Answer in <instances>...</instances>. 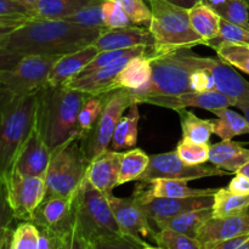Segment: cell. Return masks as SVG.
Here are the masks:
<instances>
[{"mask_svg": "<svg viewBox=\"0 0 249 249\" xmlns=\"http://www.w3.org/2000/svg\"><path fill=\"white\" fill-rule=\"evenodd\" d=\"M102 32L66 19L29 17L11 32L4 48L21 56H65L92 45Z\"/></svg>", "mask_w": 249, "mask_h": 249, "instance_id": "1", "label": "cell"}, {"mask_svg": "<svg viewBox=\"0 0 249 249\" xmlns=\"http://www.w3.org/2000/svg\"><path fill=\"white\" fill-rule=\"evenodd\" d=\"M89 96L66 85H45L36 92V128L51 148L82 135L78 126L80 108Z\"/></svg>", "mask_w": 249, "mask_h": 249, "instance_id": "2", "label": "cell"}, {"mask_svg": "<svg viewBox=\"0 0 249 249\" xmlns=\"http://www.w3.org/2000/svg\"><path fill=\"white\" fill-rule=\"evenodd\" d=\"M36 92L17 96L0 89V178L12 172L17 155L36 124Z\"/></svg>", "mask_w": 249, "mask_h": 249, "instance_id": "3", "label": "cell"}, {"mask_svg": "<svg viewBox=\"0 0 249 249\" xmlns=\"http://www.w3.org/2000/svg\"><path fill=\"white\" fill-rule=\"evenodd\" d=\"M152 12L148 29L156 40V48L148 57L178 49L206 45V41L192 29L189 10L167 0H148Z\"/></svg>", "mask_w": 249, "mask_h": 249, "instance_id": "4", "label": "cell"}, {"mask_svg": "<svg viewBox=\"0 0 249 249\" xmlns=\"http://www.w3.org/2000/svg\"><path fill=\"white\" fill-rule=\"evenodd\" d=\"M151 58L152 74L147 84L139 90H129L134 104H143L155 96H172L190 92V77L196 68L186 49H178Z\"/></svg>", "mask_w": 249, "mask_h": 249, "instance_id": "5", "label": "cell"}, {"mask_svg": "<svg viewBox=\"0 0 249 249\" xmlns=\"http://www.w3.org/2000/svg\"><path fill=\"white\" fill-rule=\"evenodd\" d=\"M74 225L89 243L100 238L124 235L117 223L107 196L87 179L74 194Z\"/></svg>", "mask_w": 249, "mask_h": 249, "instance_id": "6", "label": "cell"}, {"mask_svg": "<svg viewBox=\"0 0 249 249\" xmlns=\"http://www.w3.org/2000/svg\"><path fill=\"white\" fill-rule=\"evenodd\" d=\"M78 135L53 151L45 174L46 195L73 196L85 180L89 162L83 152Z\"/></svg>", "mask_w": 249, "mask_h": 249, "instance_id": "7", "label": "cell"}, {"mask_svg": "<svg viewBox=\"0 0 249 249\" xmlns=\"http://www.w3.org/2000/svg\"><path fill=\"white\" fill-rule=\"evenodd\" d=\"M133 104V97L129 90L116 89L108 92L106 104L94 128L80 138V145L88 162L108 150L119 119Z\"/></svg>", "mask_w": 249, "mask_h": 249, "instance_id": "8", "label": "cell"}, {"mask_svg": "<svg viewBox=\"0 0 249 249\" xmlns=\"http://www.w3.org/2000/svg\"><path fill=\"white\" fill-rule=\"evenodd\" d=\"M61 56H23L15 67L0 72V89L17 96L36 94L48 85L51 70Z\"/></svg>", "mask_w": 249, "mask_h": 249, "instance_id": "9", "label": "cell"}, {"mask_svg": "<svg viewBox=\"0 0 249 249\" xmlns=\"http://www.w3.org/2000/svg\"><path fill=\"white\" fill-rule=\"evenodd\" d=\"M230 173L218 169L214 165H189L182 162L177 151L150 156L147 169L143 172L138 181H151L155 179L191 180L211 177H224Z\"/></svg>", "mask_w": 249, "mask_h": 249, "instance_id": "10", "label": "cell"}, {"mask_svg": "<svg viewBox=\"0 0 249 249\" xmlns=\"http://www.w3.org/2000/svg\"><path fill=\"white\" fill-rule=\"evenodd\" d=\"M4 181L15 219L31 221L36 209L46 196L45 178L27 177L11 172Z\"/></svg>", "mask_w": 249, "mask_h": 249, "instance_id": "11", "label": "cell"}, {"mask_svg": "<svg viewBox=\"0 0 249 249\" xmlns=\"http://www.w3.org/2000/svg\"><path fill=\"white\" fill-rule=\"evenodd\" d=\"M187 56L195 68L203 67L211 71L215 80L216 90L235 100L236 106L238 104L249 105V82L238 74L230 63L225 62L220 57L199 56L192 53L191 49H187Z\"/></svg>", "mask_w": 249, "mask_h": 249, "instance_id": "12", "label": "cell"}, {"mask_svg": "<svg viewBox=\"0 0 249 249\" xmlns=\"http://www.w3.org/2000/svg\"><path fill=\"white\" fill-rule=\"evenodd\" d=\"M107 198H108L114 218L124 235L141 241V242H146V238H151L155 242L157 230H155L142 206L134 195L125 198H121V197L113 196L112 194L108 195Z\"/></svg>", "mask_w": 249, "mask_h": 249, "instance_id": "13", "label": "cell"}, {"mask_svg": "<svg viewBox=\"0 0 249 249\" xmlns=\"http://www.w3.org/2000/svg\"><path fill=\"white\" fill-rule=\"evenodd\" d=\"M152 53L153 49L146 48V46H138L128 55L123 56V57L118 58V60L104 66V67L97 68L94 72L77 75L70 82L66 83L65 85L71 89L79 90V91L85 92L88 95L107 94V92H111L114 90V79L130 58L140 55L150 56Z\"/></svg>", "mask_w": 249, "mask_h": 249, "instance_id": "14", "label": "cell"}, {"mask_svg": "<svg viewBox=\"0 0 249 249\" xmlns=\"http://www.w3.org/2000/svg\"><path fill=\"white\" fill-rule=\"evenodd\" d=\"M215 194V192H214ZM214 194L206 196L185 197V198H165V197H153L147 199H139L148 220L152 226L160 230V226L169 219L190 211L212 208L214 202Z\"/></svg>", "mask_w": 249, "mask_h": 249, "instance_id": "15", "label": "cell"}, {"mask_svg": "<svg viewBox=\"0 0 249 249\" xmlns=\"http://www.w3.org/2000/svg\"><path fill=\"white\" fill-rule=\"evenodd\" d=\"M73 196L46 195L32 216V223L58 235H65L74 226Z\"/></svg>", "mask_w": 249, "mask_h": 249, "instance_id": "16", "label": "cell"}, {"mask_svg": "<svg viewBox=\"0 0 249 249\" xmlns=\"http://www.w3.org/2000/svg\"><path fill=\"white\" fill-rule=\"evenodd\" d=\"M143 104L164 107V108H169L177 112L180 109H186L189 107L214 112L216 109L236 106L235 100L226 96L225 94L218 91V90H212V91L207 92L190 91L181 95H172V96H155L147 99Z\"/></svg>", "mask_w": 249, "mask_h": 249, "instance_id": "17", "label": "cell"}, {"mask_svg": "<svg viewBox=\"0 0 249 249\" xmlns=\"http://www.w3.org/2000/svg\"><path fill=\"white\" fill-rule=\"evenodd\" d=\"M249 233V207L245 211L224 218H213L202 225L197 240L203 249H211L218 243Z\"/></svg>", "mask_w": 249, "mask_h": 249, "instance_id": "18", "label": "cell"}, {"mask_svg": "<svg viewBox=\"0 0 249 249\" xmlns=\"http://www.w3.org/2000/svg\"><path fill=\"white\" fill-rule=\"evenodd\" d=\"M53 151L41 139L34 124L31 135L22 146L17 155L12 172L19 173L27 177L45 178L46 170L50 164Z\"/></svg>", "mask_w": 249, "mask_h": 249, "instance_id": "19", "label": "cell"}, {"mask_svg": "<svg viewBox=\"0 0 249 249\" xmlns=\"http://www.w3.org/2000/svg\"><path fill=\"white\" fill-rule=\"evenodd\" d=\"M92 45L99 51L124 50V49L146 46L155 50L156 40L148 28L143 27H124V28L106 29L100 34Z\"/></svg>", "mask_w": 249, "mask_h": 249, "instance_id": "20", "label": "cell"}, {"mask_svg": "<svg viewBox=\"0 0 249 249\" xmlns=\"http://www.w3.org/2000/svg\"><path fill=\"white\" fill-rule=\"evenodd\" d=\"M119 164L121 152L113 150L104 151L89 162L85 179L101 194L108 196L112 195L114 187L118 186Z\"/></svg>", "mask_w": 249, "mask_h": 249, "instance_id": "21", "label": "cell"}, {"mask_svg": "<svg viewBox=\"0 0 249 249\" xmlns=\"http://www.w3.org/2000/svg\"><path fill=\"white\" fill-rule=\"evenodd\" d=\"M216 189H195L189 186L186 180L177 179H155L151 181H140L134 189L133 194L139 199L165 197V198H185L213 195Z\"/></svg>", "mask_w": 249, "mask_h": 249, "instance_id": "22", "label": "cell"}, {"mask_svg": "<svg viewBox=\"0 0 249 249\" xmlns=\"http://www.w3.org/2000/svg\"><path fill=\"white\" fill-rule=\"evenodd\" d=\"M99 51L94 45L87 46L75 53L61 56L51 70L48 78V84L53 87L65 85L74 77L83 72L90 61L97 55Z\"/></svg>", "mask_w": 249, "mask_h": 249, "instance_id": "23", "label": "cell"}, {"mask_svg": "<svg viewBox=\"0 0 249 249\" xmlns=\"http://www.w3.org/2000/svg\"><path fill=\"white\" fill-rule=\"evenodd\" d=\"M209 163L218 169L236 174L246 163L249 162V150L240 142L221 140L209 145Z\"/></svg>", "mask_w": 249, "mask_h": 249, "instance_id": "24", "label": "cell"}, {"mask_svg": "<svg viewBox=\"0 0 249 249\" xmlns=\"http://www.w3.org/2000/svg\"><path fill=\"white\" fill-rule=\"evenodd\" d=\"M152 66L148 55H140L130 58L116 77L113 88L116 89L139 90L151 79Z\"/></svg>", "mask_w": 249, "mask_h": 249, "instance_id": "25", "label": "cell"}, {"mask_svg": "<svg viewBox=\"0 0 249 249\" xmlns=\"http://www.w3.org/2000/svg\"><path fill=\"white\" fill-rule=\"evenodd\" d=\"M100 0H39L31 9V17L44 19H66L85 6Z\"/></svg>", "mask_w": 249, "mask_h": 249, "instance_id": "26", "label": "cell"}, {"mask_svg": "<svg viewBox=\"0 0 249 249\" xmlns=\"http://www.w3.org/2000/svg\"><path fill=\"white\" fill-rule=\"evenodd\" d=\"M140 121L139 105L133 104L129 107V113L123 114L119 119L111 140V150L123 152L131 150L138 143V128Z\"/></svg>", "mask_w": 249, "mask_h": 249, "instance_id": "27", "label": "cell"}, {"mask_svg": "<svg viewBox=\"0 0 249 249\" xmlns=\"http://www.w3.org/2000/svg\"><path fill=\"white\" fill-rule=\"evenodd\" d=\"M189 17L192 29L206 41V45L219 36L221 17L212 7L198 2L189 9Z\"/></svg>", "mask_w": 249, "mask_h": 249, "instance_id": "28", "label": "cell"}, {"mask_svg": "<svg viewBox=\"0 0 249 249\" xmlns=\"http://www.w3.org/2000/svg\"><path fill=\"white\" fill-rule=\"evenodd\" d=\"M216 119H214V134L221 140H232L235 136L249 134V123L245 116L228 108L216 109L213 112Z\"/></svg>", "mask_w": 249, "mask_h": 249, "instance_id": "29", "label": "cell"}, {"mask_svg": "<svg viewBox=\"0 0 249 249\" xmlns=\"http://www.w3.org/2000/svg\"><path fill=\"white\" fill-rule=\"evenodd\" d=\"M181 124L182 139H187L197 143H209L212 134H214V119H203L187 109L178 111Z\"/></svg>", "mask_w": 249, "mask_h": 249, "instance_id": "30", "label": "cell"}, {"mask_svg": "<svg viewBox=\"0 0 249 249\" xmlns=\"http://www.w3.org/2000/svg\"><path fill=\"white\" fill-rule=\"evenodd\" d=\"M212 216H213L212 208L185 212V213L179 214V215L165 221L160 226V230L168 229V230H172L175 231V232L182 233V235L190 236V237L197 238V233H198L199 229Z\"/></svg>", "mask_w": 249, "mask_h": 249, "instance_id": "31", "label": "cell"}, {"mask_svg": "<svg viewBox=\"0 0 249 249\" xmlns=\"http://www.w3.org/2000/svg\"><path fill=\"white\" fill-rule=\"evenodd\" d=\"M150 163V156L146 155L141 148H131L121 152L118 185H124L130 181H138Z\"/></svg>", "mask_w": 249, "mask_h": 249, "instance_id": "32", "label": "cell"}, {"mask_svg": "<svg viewBox=\"0 0 249 249\" xmlns=\"http://www.w3.org/2000/svg\"><path fill=\"white\" fill-rule=\"evenodd\" d=\"M249 207V195H240L230 191L228 187L216 189L212 206L213 218H224L245 211Z\"/></svg>", "mask_w": 249, "mask_h": 249, "instance_id": "33", "label": "cell"}, {"mask_svg": "<svg viewBox=\"0 0 249 249\" xmlns=\"http://www.w3.org/2000/svg\"><path fill=\"white\" fill-rule=\"evenodd\" d=\"M212 49L221 60L249 74V45L221 41Z\"/></svg>", "mask_w": 249, "mask_h": 249, "instance_id": "34", "label": "cell"}, {"mask_svg": "<svg viewBox=\"0 0 249 249\" xmlns=\"http://www.w3.org/2000/svg\"><path fill=\"white\" fill-rule=\"evenodd\" d=\"M107 94L101 95H89L80 108L79 116H78V126L82 135L87 134L88 131L94 128L95 123L99 119L105 104L107 100Z\"/></svg>", "mask_w": 249, "mask_h": 249, "instance_id": "35", "label": "cell"}, {"mask_svg": "<svg viewBox=\"0 0 249 249\" xmlns=\"http://www.w3.org/2000/svg\"><path fill=\"white\" fill-rule=\"evenodd\" d=\"M175 151L182 162L189 165H201L209 160V143H197L181 139Z\"/></svg>", "mask_w": 249, "mask_h": 249, "instance_id": "36", "label": "cell"}, {"mask_svg": "<svg viewBox=\"0 0 249 249\" xmlns=\"http://www.w3.org/2000/svg\"><path fill=\"white\" fill-rule=\"evenodd\" d=\"M155 242L164 249H203L197 238L168 229L158 230L156 232Z\"/></svg>", "mask_w": 249, "mask_h": 249, "instance_id": "37", "label": "cell"}, {"mask_svg": "<svg viewBox=\"0 0 249 249\" xmlns=\"http://www.w3.org/2000/svg\"><path fill=\"white\" fill-rule=\"evenodd\" d=\"M12 249H39V229L32 221H22L14 229Z\"/></svg>", "mask_w": 249, "mask_h": 249, "instance_id": "38", "label": "cell"}, {"mask_svg": "<svg viewBox=\"0 0 249 249\" xmlns=\"http://www.w3.org/2000/svg\"><path fill=\"white\" fill-rule=\"evenodd\" d=\"M215 12L225 21L249 29V4L247 0H228Z\"/></svg>", "mask_w": 249, "mask_h": 249, "instance_id": "39", "label": "cell"}, {"mask_svg": "<svg viewBox=\"0 0 249 249\" xmlns=\"http://www.w3.org/2000/svg\"><path fill=\"white\" fill-rule=\"evenodd\" d=\"M102 2H104V0H100V1L89 5V6H85L84 9L79 10L72 16L67 17L66 21L89 27V28L104 29L105 31L107 28L105 27L104 17H102Z\"/></svg>", "mask_w": 249, "mask_h": 249, "instance_id": "40", "label": "cell"}, {"mask_svg": "<svg viewBox=\"0 0 249 249\" xmlns=\"http://www.w3.org/2000/svg\"><path fill=\"white\" fill-rule=\"evenodd\" d=\"M102 17L107 29L124 28L134 26L133 22L124 11L121 2L117 0H104L102 2Z\"/></svg>", "mask_w": 249, "mask_h": 249, "instance_id": "41", "label": "cell"}, {"mask_svg": "<svg viewBox=\"0 0 249 249\" xmlns=\"http://www.w3.org/2000/svg\"><path fill=\"white\" fill-rule=\"evenodd\" d=\"M221 41H229V43L235 44H246L249 45V29L241 27L238 24L231 23V22L225 21L221 18L220 21V31L219 36L215 39H212L207 43L206 46L213 48L216 44Z\"/></svg>", "mask_w": 249, "mask_h": 249, "instance_id": "42", "label": "cell"}, {"mask_svg": "<svg viewBox=\"0 0 249 249\" xmlns=\"http://www.w3.org/2000/svg\"><path fill=\"white\" fill-rule=\"evenodd\" d=\"M121 2L134 26H150L151 7L145 4V0H117Z\"/></svg>", "mask_w": 249, "mask_h": 249, "instance_id": "43", "label": "cell"}, {"mask_svg": "<svg viewBox=\"0 0 249 249\" xmlns=\"http://www.w3.org/2000/svg\"><path fill=\"white\" fill-rule=\"evenodd\" d=\"M91 249H143L147 242L131 238L126 235H114L89 243Z\"/></svg>", "mask_w": 249, "mask_h": 249, "instance_id": "44", "label": "cell"}, {"mask_svg": "<svg viewBox=\"0 0 249 249\" xmlns=\"http://www.w3.org/2000/svg\"><path fill=\"white\" fill-rule=\"evenodd\" d=\"M14 220V212H12L9 199H7L6 185H5L4 179H0V245H1L7 231L11 229Z\"/></svg>", "mask_w": 249, "mask_h": 249, "instance_id": "45", "label": "cell"}, {"mask_svg": "<svg viewBox=\"0 0 249 249\" xmlns=\"http://www.w3.org/2000/svg\"><path fill=\"white\" fill-rule=\"evenodd\" d=\"M135 48L131 49H124V50H106V51H100L97 53V55L92 58L89 62V65L83 70V72L80 74H88V73H91L94 71H96L97 68L104 67V66L108 65V63L113 62V61L118 60V58L123 57V56L128 55L129 53L134 50ZM79 75V74H78Z\"/></svg>", "mask_w": 249, "mask_h": 249, "instance_id": "46", "label": "cell"}, {"mask_svg": "<svg viewBox=\"0 0 249 249\" xmlns=\"http://www.w3.org/2000/svg\"><path fill=\"white\" fill-rule=\"evenodd\" d=\"M190 85H191L192 91L196 92H207L212 91V90H216L215 80H214L211 71L203 67L196 68L191 73Z\"/></svg>", "mask_w": 249, "mask_h": 249, "instance_id": "47", "label": "cell"}, {"mask_svg": "<svg viewBox=\"0 0 249 249\" xmlns=\"http://www.w3.org/2000/svg\"><path fill=\"white\" fill-rule=\"evenodd\" d=\"M0 17H24L29 18L31 11L14 0H0Z\"/></svg>", "mask_w": 249, "mask_h": 249, "instance_id": "48", "label": "cell"}, {"mask_svg": "<svg viewBox=\"0 0 249 249\" xmlns=\"http://www.w3.org/2000/svg\"><path fill=\"white\" fill-rule=\"evenodd\" d=\"M62 249H91V247L74 225L67 233L63 235Z\"/></svg>", "mask_w": 249, "mask_h": 249, "instance_id": "49", "label": "cell"}, {"mask_svg": "<svg viewBox=\"0 0 249 249\" xmlns=\"http://www.w3.org/2000/svg\"><path fill=\"white\" fill-rule=\"evenodd\" d=\"M39 229V249H62L63 235L46 229Z\"/></svg>", "mask_w": 249, "mask_h": 249, "instance_id": "50", "label": "cell"}, {"mask_svg": "<svg viewBox=\"0 0 249 249\" xmlns=\"http://www.w3.org/2000/svg\"><path fill=\"white\" fill-rule=\"evenodd\" d=\"M228 189L235 194L249 195V178L241 174V173H236L232 180L229 182Z\"/></svg>", "mask_w": 249, "mask_h": 249, "instance_id": "51", "label": "cell"}, {"mask_svg": "<svg viewBox=\"0 0 249 249\" xmlns=\"http://www.w3.org/2000/svg\"><path fill=\"white\" fill-rule=\"evenodd\" d=\"M22 57L23 56L12 53V51L7 50L6 48H0V72L15 67Z\"/></svg>", "mask_w": 249, "mask_h": 249, "instance_id": "52", "label": "cell"}, {"mask_svg": "<svg viewBox=\"0 0 249 249\" xmlns=\"http://www.w3.org/2000/svg\"><path fill=\"white\" fill-rule=\"evenodd\" d=\"M211 249H249V233L218 243Z\"/></svg>", "mask_w": 249, "mask_h": 249, "instance_id": "53", "label": "cell"}, {"mask_svg": "<svg viewBox=\"0 0 249 249\" xmlns=\"http://www.w3.org/2000/svg\"><path fill=\"white\" fill-rule=\"evenodd\" d=\"M27 18L24 17H0V27L7 26H19L23 23Z\"/></svg>", "mask_w": 249, "mask_h": 249, "instance_id": "54", "label": "cell"}, {"mask_svg": "<svg viewBox=\"0 0 249 249\" xmlns=\"http://www.w3.org/2000/svg\"><path fill=\"white\" fill-rule=\"evenodd\" d=\"M18 27V26H16ZM15 26H7V27H0V48H4L5 43H6L7 38L11 34V32L16 28Z\"/></svg>", "mask_w": 249, "mask_h": 249, "instance_id": "55", "label": "cell"}, {"mask_svg": "<svg viewBox=\"0 0 249 249\" xmlns=\"http://www.w3.org/2000/svg\"><path fill=\"white\" fill-rule=\"evenodd\" d=\"M167 1L189 10L191 9L192 6H195L196 4H198V2H201V0H167Z\"/></svg>", "mask_w": 249, "mask_h": 249, "instance_id": "56", "label": "cell"}, {"mask_svg": "<svg viewBox=\"0 0 249 249\" xmlns=\"http://www.w3.org/2000/svg\"><path fill=\"white\" fill-rule=\"evenodd\" d=\"M12 232H14V229H10L9 231L5 235L4 240H2L1 245H0V249H12L11 248V241H12Z\"/></svg>", "mask_w": 249, "mask_h": 249, "instance_id": "57", "label": "cell"}, {"mask_svg": "<svg viewBox=\"0 0 249 249\" xmlns=\"http://www.w3.org/2000/svg\"><path fill=\"white\" fill-rule=\"evenodd\" d=\"M228 1V0H201V2H203V4H206L207 6L212 7V9L214 10V11H216V10L219 9V7L223 6L225 2Z\"/></svg>", "mask_w": 249, "mask_h": 249, "instance_id": "58", "label": "cell"}, {"mask_svg": "<svg viewBox=\"0 0 249 249\" xmlns=\"http://www.w3.org/2000/svg\"><path fill=\"white\" fill-rule=\"evenodd\" d=\"M14 1H17V2H19V4L23 5V6L28 7L29 11H31L32 7H33L34 5L39 1V0H14Z\"/></svg>", "mask_w": 249, "mask_h": 249, "instance_id": "59", "label": "cell"}, {"mask_svg": "<svg viewBox=\"0 0 249 249\" xmlns=\"http://www.w3.org/2000/svg\"><path fill=\"white\" fill-rule=\"evenodd\" d=\"M236 107H238V108L241 109V111L243 112V116L246 117V119H247L248 121V123H249V105H245V104H238L237 106Z\"/></svg>", "mask_w": 249, "mask_h": 249, "instance_id": "60", "label": "cell"}, {"mask_svg": "<svg viewBox=\"0 0 249 249\" xmlns=\"http://www.w3.org/2000/svg\"><path fill=\"white\" fill-rule=\"evenodd\" d=\"M237 173H241V174L246 175V177H248V178H249V162H248V163H246V164L243 165V167L241 168V169L238 170Z\"/></svg>", "mask_w": 249, "mask_h": 249, "instance_id": "61", "label": "cell"}, {"mask_svg": "<svg viewBox=\"0 0 249 249\" xmlns=\"http://www.w3.org/2000/svg\"><path fill=\"white\" fill-rule=\"evenodd\" d=\"M143 249H164L162 247H160V246H157V247H153V246H150V245H146L145 247H143Z\"/></svg>", "mask_w": 249, "mask_h": 249, "instance_id": "62", "label": "cell"}, {"mask_svg": "<svg viewBox=\"0 0 249 249\" xmlns=\"http://www.w3.org/2000/svg\"><path fill=\"white\" fill-rule=\"evenodd\" d=\"M247 2H248V4H249V0H247Z\"/></svg>", "mask_w": 249, "mask_h": 249, "instance_id": "63", "label": "cell"}, {"mask_svg": "<svg viewBox=\"0 0 249 249\" xmlns=\"http://www.w3.org/2000/svg\"><path fill=\"white\" fill-rule=\"evenodd\" d=\"M0 179H2V178H0Z\"/></svg>", "mask_w": 249, "mask_h": 249, "instance_id": "64", "label": "cell"}]
</instances>
